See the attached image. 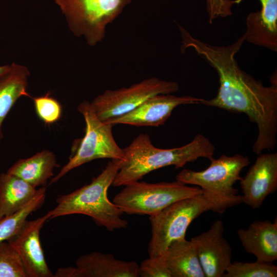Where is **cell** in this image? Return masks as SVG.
I'll use <instances>...</instances> for the list:
<instances>
[{"label": "cell", "mask_w": 277, "mask_h": 277, "mask_svg": "<svg viewBox=\"0 0 277 277\" xmlns=\"http://www.w3.org/2000/svg\"><path fill=\"white\" fill-rule=\"evenodd\" d=\"M224 231L223 221L217 220L207 231L191 239L206 277H223L231 263L232 250Z\"/></svg>", "instance_id": "cell-10"}, {"label": "cell", "mask_w": 277, "mask_h": 277, "mask_svg": "<svg viewBox=\"0 0 277 277\" xmlns=\"http://www.w3.org/2000/svg\"><path fill=\"white\" fill-rule=\"evenodd\" d=\"M56 166L55 154L49 150H44L29 158L18 160L7 173L36 188L46 185L47 181L53 176V169Z\"/></svg>", "instance_id": "cell-18"}, {"label": "cell", "mask_w": 277, "mask_h": 277, "mask_svg": "<svg viewBox=\"0 0 277 277\" xmlns=\"http://www.w3.org/2000/svg\"><path fill=\"white\" fill-rule=\"evenodd\" d=\"M31 98L38 116L45 123L52 124L60 119L62 107L57 100L50 96L49 93L44 96Z\"/></svg>", "instance_id": "cell-24"}, {"label": "cell", "mask_w": 277, "mask_h": 277, "mask_svg": "<svg viewBox=\"0 0 277 277\" xmlns=\"http://www.w3.org/2000/svg\"><path fill=\"white\" fill-rule=\"evenodd\" d=\"M202 192L198 186H189L176 180L158 183L137 181L125 185L112 202L123 213L152 216L177 201Z\"/></svg>", "instance_id": "cell-5"}, {"label": "cell", "mask_w": 277, "mask_h": 277, "mask_svg": "<svg viewBox=\"0 0 277 277\" xmlns=\"http://www.w3.org/2000/svg\"><path fill=\"white\" fill-rule=\"evenodd\" d=\"M86 277H138L139 265L135 261H125L113 255L92 252L80 256L75 263Z\"/></svg>", "instance_id": "cell-16"}, {"label": "cell", "mask_w": 277, "mask_h": 277, "mask_svg": "<svg viewBox=\"0 0 277 277\" xmlns=\"http://www.w3.org/2000/svg\"><path fill=\"white\" fill-rule=\"evenodd\" d=\"M49 219L47 213L32 221H26L19 230L7 241L18 253L28 277H53L44 256L39 232Z\"/></svg>", "instance_id": "cell-12"}, {"label": "cell", "mask_w": 277, "mask_h": 277, "mask_svg": "<svg viewBox=\"0 0 277 277\" xmlns=\"http://www.w3.org/2000/svg\"><path fill=\"white\" fill-rule=\"evenodd\" d=\"M55 277H86L85 273L78 267H67L58 269L54 274Z\"/></svg>", "instance_id": "cell-27"}, {"label": "cell", "mask_w": 277, "mask_h": 277, "mask_svg": "<svg viewBox=\"0 0 277 277\" xmlns=\"http://www.w3.org/2000/svg\"><path fill=\"white\" fill-rule=\"evenodd\" d=\"M240 181L242 203L253 209L260 208L265 199L277 189V153L259 154Z\"/></svg>", "instance_id": "cell-13"}, {"label": "cell", "mask_w": 277, "mask_h": 277, "mask_svg": "<svg viewBox=\"0 0 277 277\" xmlns=\"http://www.w3.org/2000/svg\"><path fill=\"white\" fill-rule=\"evenodd\" d=\"M255 221L237 233L241 244L256 260L272 263L277 259V220Z\"/></svg>", "instance_id": "cell-14"}, {"label": "cell", "mask_w": 277, "mask_h": 277, "mask_svg": "<svg viewBox=\"0 0 277 277\" xmlns=\"http://www.w3.org/2000/svg\"><path fill=\"white\" fill-rule=\"evenodd\" d=\"M138 275L142 277H172L162 255L149 257L139 266Z\"/></svg>", "instance_id": "cell-25"}, {"label": "cell", "mask_w": 277, "mask_h": 277, "mask_svg": "<svg viewBox=\"0 0 277 277\" xmlns=\"http://www.w3.org/2000/svg\"><path fill=\"white\" fill-rule=\"evenodd\" d=\"M179 89L175 82L152 77L129 87L107 90L97 95L90 105L97 117L105 122L132 111L150 97L171 94Z\"/></svg>", "instance_id": "cell-8"}, {"label": "cell", "mask_w": 277, "mask_h": 277, "mask_svg": "<svg viewBox=\"0 0 277 277\" xmlns=\"http://www.w3.org/2000/svg\"><path fill=\"white\" fill-rule=\"evenodd\" d=\"M243 0H239L240 3ZM260 11L249 13L243 34L248 42L277 51V0H259Z\"/></svg>", "instance_id": "cell-15"}, {"label": "cell", "mask_w": 277, "mask_h": 277, "mask_svg": "<svg viewBox=\"0 0 277 277\" xmlns=\"http://www.w3.org/2000/svg\"><path fill=\"white\" fill-rule=\"evenodd\" d=\"M29 75L26 67L13 63L0 76V145L3 138V123L9 112L21 97H30L27 92Z\"/></svg>", "instance_id": "cell-19"}, {"label": "cell", "mask_w": 277, "mask_h": 277, "mask_svg": "<svg viewBox=\"0 0 277 277\" xmlns=\"http://www.w3.org/2000/svg\"><path fill=\"white\" fill-rule=\"evenodd\" d=\"M203 98L191 96L157 94L146 100L132 111L104 123L137 127H158L164 124L173 109L181 105L201 104Z\"/></svg>", "instance_id": "cell-11"}, {"label": "cell", "mask_w": 277, "mask_h": 277, "mask_svg": "<svg viewBox=\"0 0 277 277\" xmlns=\"http://www.w3.org/2000/svg\"><path fill=\"white\" fill-rule=\"evenodd\" d=\"M123 150L124 156L112 184L115 187L137 181L164 167L173 165L177 169L200 157L210 160L213 158L215 147L208 138L197 134L183 146L161 149L153 146L147 134L141 133Z\"/></svg>", "instance_id": "cell-2"}, {"label": "cell", "mask_w": 277, "mask_h": 277, "mask_svg": "<svg viewBox=\"0 0 277 277\" xmlns=\"http://www.w3.org/2000/svg\"><path fill=\"white\" fill-rule=\"evenodd\" d=\"M224 277H276L277 266L272 263L257 261L254 262L231 263Z\"/></svg>", "instance_id": "cell-22"}, {"label": "cell", "mask_w": 277, "mask_h": 277, "mask_svg": "<svg viewBox=\"0 0 277 277\" xmlns=\"http://www.w3.org/2000/svg\"><path fill=\"white\" fill-rule=\"evenodd\" d=\"M206 3L210 24L219 17H226L231 15L232 6L238 4L237 0H206Z\"/></svg>", "instance_id": "cell-26"}, {"label": "cell", "mask_w": 277, "mask_h": 277, "mask_svg": "<svg viewBox=\"0 0 277 277\" xmlns=\"http://www.w3.org/2000/svg\"><path fill=\"white\" fill-rule=\"evenodd\" d=\"M46 188L43 186L37 189L34 197L15 213L0 220V242L7 241L21 229L27 217L38 209L44 203Z\"/></svg>", "instance_id": "cell-21"}, {"label": "cell", "mask_w": 277, "mask_h": 277, "mask_svg": "<svg viewBox=\"0 0 277 277\" xmlns=\"http://www.w3.org/2000/svg\"><path fill=\"white\" fill-rule=\"evenodd\" d=\"M35 187L11 174H0V220L22 208L36 193Z\"/></svg>", "instance_id": "cell-20"}, {"label": "cell", "mask_w": 277, "mask_h": 277, "mask_svg": "<svg viewBox=\"0 0 277 277\" xmlns=\"http://www.w3.org/2000/svg\"><path fill=\"white\" fill-rule=\"evenodd\" d=\"M235 44L216 47L207 54L206 61L219 75L217 95L201 104L230 112L243 113L256 124L258 137L253 152L259 155L273 150L277 132V85L265 86L239 67L235 56L239 51Z\"/></svg>", "instance_id": "cell-1"}, {"label": "cell", "mask_w": 277, "mask_h": 277, "mask_svg": "<svg viewBox=\"0 0 277 277\" xmlns=\"http://www.w3.org/2000/svg\"><path fill=\"white\" fill-rule=\"evenodd\" d=\"M162 256L172 277H204L194 246L185 238L172 241Z\"/></svg>", "instance_id": "cell-17"}, {"label": "cell", "mask_w": 277, "mask_h": 277, "mask_svg": "<svg viewBox=\"0 0 277 277\" xmlns=\"http://www.w3.org/2000/svg\"><path fill=\"white\" fill-rule=\"evenodd\" d=\"M77 110L85 121V134L77 143L68 162L51 179L49 185L57 182L70 170L91 161L98 159L122 160L124 158L123 150L112 134L113 125L101 121L88 101L81 102Z\"/></svg>", "instance_id": "cell-7"}, {"label": "cell", "mask_w": 277, "mask_h": 277, "mask_svg": "<svg viewBox=\"0 0 277 277\" xmlns=\"http://www.w3.org/2000/svg\"><path fill=\"white\" fill-rule=\"evenodd\" d=\"M65 15L71 30L94 46L104 38L107 26L131 0H53Z\"/></svg>", "instance_id": "cell-6"}, {"label": "cell", "mask_w": 277, "mask_h": 277, "mask_svg": "<svg viewBox=\"0 0 277 277\" xmlns=\"http://www.w3.org/2000/svg\"><path fill=\"white\" fill-rule=\"evenodd\" d=\"M10 65H7L0 66V76L9 69Z\"/></svg>", "instance_id": "cell-28"}, {"label": "cell", "mask_w": 277, "mask_h": 277, "mask_svg": "<svg viewBox=\"0 0 277 277\" xmlns=\"http://www.w3.org/2000/svg\"><path fill=\"white\" fill-rule=\"evenodd\" d=\"M210 161L209 166L202 171L184 169L176 175V180L221 196L231 198L240 196L233 186L241 180V172L250 164L249 158L240 154L232 156L223 154Z\"/></svg>", "instance_id": "cell-9"}, {"label": "cell", "mask_w": 277, "mask_h": 277, "mask_svg": "<svg viewBox=\"0 0 277 277\" xmlns=\"http://www.w3.org/2000/svg\"><path fill=\"white\" fill-rule=\"evenodd\" d=\"M241 195L228 197L205 191L195 196L177 201L155 215L150 216L151 236L148 247L149 257L164 253L173 241L185 238L191 222L203 212L211 210L224 213L242 203Z\"/></svg>", "instance_id": "cell-3"}, {"label": "cell", "mask_w": 277, "mask_h": 277, "mask_svg": "<svg viewBox=\"0 0 277 277\" xmlns=\"http://www.w3.org/2000/svg\"><path fill=\"white\" fill-rule=\"evenodd\" d=\"M0 277H28L18 253L7 241L0 242Z\"/></svg>", "instance_id": "cell-23"}, {"label": "cell", "mask_w": 277, "mask_h": 277, "mask_svg": "<svg viewBox=\"0 0 277 277\" xmlns=\"http://www.w3.org/2000/svg\"><path fill=\"white\" fill-rule=\"evenodd\" d=\"M120 160H111L91 182L66 195L59 196L56 206L47 213L49 219L73 214L91 217L96 225L108 231L125 228L128 222L122 218L123 212L108 197L120 166Z\"/></svg>", "instance_id": "cell-4"}]
</instances>
